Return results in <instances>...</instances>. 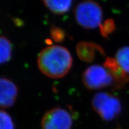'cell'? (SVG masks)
<instances>
[{
	"mask_svg": "<svg viewBox=\"0 0 129 129\" xmlns=\"http://www.w3.org/2000/svg\"><path fill=\"white\" fill-rule=\"evenodd\" d=\"M38 68L49 78L57 79L65 76L71 69L73 59L70 51L59 45L46 47L37 59Z\"/></svg>",
	"mask_w": 129,
	"mask_h": 129,
	"instance_id": "obj_1",
	"label": "cell"
},
{
	"mask_svg": "<svg viewBox=\"0 0 129 129\" xmlns=\"http://www.w3.org/2000/svg\"><path fill=\"white\" fill-rule=\"evenodd\" d=\"M82 80L85 87L89 90H98L111 86L118 88L114 77L104 66L94 64L88 67L83 72Z\"/></svg>",
	"mask_w": 129,
	"mask_h": 129,
	"instance_id": "obj_2",
	"label": "cell"
},
{
	"mask_svg": "<svg viewBox=\"0 0 129 129\" xmlns=\"http://www.w3.org/2000/svg\"><path fill=\"white\" fill-rule=\"evenodd\" d=\"M74 15L77 22L85 29H91L100 27L103 19L101 6L92 1L81 3L75 8Z\"/></svg>",
	"mask_w": 129,
	"mask_h": 129,
	"instance_id": "obj_3",
	"label": "cell"
},
{
	"mask_svg": "<svg viewBox=\"0 0 129 129\" xmlns=\"http://www.w3.org/2000/svg\"><path fill=\"white\" fill-rule=\"evenodd\" d=\"M94 110L103 120H114L120 114L121 104L116 97L108 93L101 92L94 95L91 101Z\"/></svg>",
	"mask_w": 129,
	"mask_h": 129,
	"instance_id": "obj_4",
	"label": "cell"
},
{
	"mask_svg": "<svg viewBox=\"0 0 129 129\" xmlns=\"http://www.w3.org/2000/svg\"><path fill=\"white\" fill-rule=\"evenodd\" d=\"M72 114L63 108L56 107L47 111L41 120L42 129H71Z\"/></svg>",
	"mask_w": 129,
	"mask_h": 129,
	"instance_id": "obj_5",
	"label": "cell"
},
{
	"mask_svg": "<svg viewBox=\"0 0 129 129\" xmlns=\"http://www.w3.org/2000/svg\"><path fill=\"white\" fill-rule=\"evenodd\" d=\"M18 96V88L12 80L0 77V108H7L15 104Z\"/></svg>",
	"mask_w": 129,
	"mask_h": 129,
	"instance_id": "obj_6",
	"label": "cell"
},
{
	"mask_svg": "<svg viewBox=\"0 0 129 129\" xmlns=\"http://www.w3.org/2000/svg\"><path fill=\"white\" fill-rule=\"evenodd\" d=\"M76 51L81 60L88 63L94 61L99 55L104 54V51L101 47L88 41L80 42L77 45Z\"/></svg>",
	"mask_w": 129,
	"mask_h": 129,
	"instance_id": "obj_7",
	"label": "cell"
},
{
	"mask_svg": "<svg viewBox=\"0 0 129 129\" xmlns=\"http://www.w3.org/2000/svg\"><path fill=\"white\" fill-rule=\"evenodd\" d=\"M104 66L108 69L114 77L118 88L129 81V75L122 70L115 59L111 57L106 58Z\"/></svg>",
	"mask_w": 129,
	"mask_h": 129,
	"instance_id": "obj_8",
	"label": "cell"
},
{
	"mask_svg": "<svg viewBox=\"0 0 129 129\" xmlns=\"http://www.w3.org/2000/svg\"><path fill=\"white\" fill-rule=\"evenodd\" d=\"M47 8L56 14H63L70 10L73 0H43Z\"/></svg>",
	"mask_w": 129,
	"mask_h": 129,
	"instance_id": "obj_9",
	"label": "cell"
},
{
	"mask_svg": "<svg viewBox=\"0 0 129 129\" xmlns=\"http://www.w3.org/2000/svg\"><path fill=\"white\" fill-rule=\"evenodd\" d=\"M13 46L6 37L0 35V64L7 63L12 58Z\"/></svg>",
	"mask_w": 129,
	"mask_h": 129,
	"instance_id": "obj_10",
	"label": "cell"
},
{
	"mask_svg": "<svg viewBox=\"0 0 129 129\" xmlns=\"http://www.w3.org/2000/svg\"><path fill=\"white\" fill-rule=\"evenodd\" d=\"M115 60L122 70L129 75V47L120 48L116 54Z\"/></svg>",
	"mask_w": 129,
	"mask_h": 129,
	"instance_id": "obj_11",
	"label": "cell"
},
{
	"mask_svg": "<svg viewBox=\"0 0 129 129\" xmlns=\"http://www.w3.org/2000/svg\"><path fill=\"white\" fill-rule=\"evenodd\" d=\"M0 129H14L13 121L6 111L0 110Z\"/></svg>",
	"mask_w": 129,
	"mask_h": 129,
	"instance_id": "obj_12",
	"label": "cell"
},
{
	"mask_svg": "<svg viewBox=\"0 0 129 129\" xmlns=\"http://www.w3.org/2000/svg\"><path fill=\"white\" fill-rule=\"evenodd\" d=\"M50 35L51 38L57 43L63 41L65 38V33L64 30L57 26H53L51 28Z\"/></svg>",
	"mask_w": 129,
	"mask_h": 129,
	"instance_id": "obj_13",
	"label": "cell"
},
{
	"mask_svg": "<svg viewBox=\"0 0 129 129\" xmlns=\"http://www.w3.org/2000/svg\"><path fill=\"white\" fill-rule=\"evenodd\" d=\"M115 25L114 22L112 20H106L100 26L101 33L103 36L106 37L111 33L114 29Z\"/></svg>",
	"mask_w": 129,
	"mask_h": 129,
	"instance_id": "obj_14",
	"label": "cell"
}]
</instances>
